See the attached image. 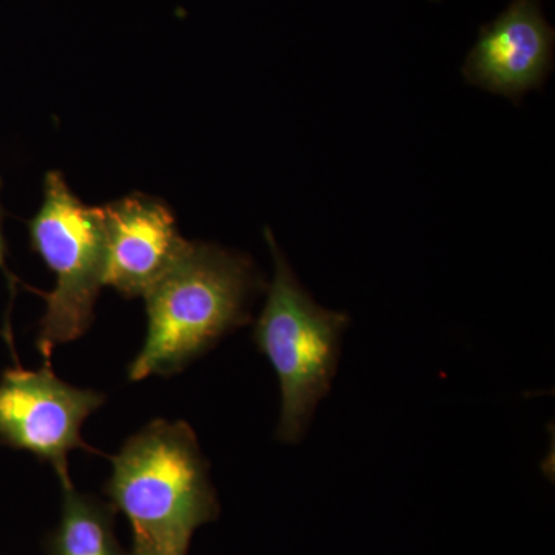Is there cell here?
Here are the masks:
<instances>
[{
	"instance_id": "cell-1",
	"label": "cell",
	"mask_w": 555,
	"mask_h": 555,
	"mask_svg": "<svg viewBox=\"0 0 555 555\" xmlns=\"http://www.w3.org/2000/svg\"><path fill=\"white\" fill-rule=\"evenodd\" d=\"M262 291L268 286L246 255L190 243L144 297L147 337L130 364L131 382L169 377L188 367L230 332L246 326Z\"/></svg>"
},
{
	"instance_id": "cell-2",
	"label": "cell",
	"mask_w": 555,
	"mask_h": 555,
	"mask_svg": "<svg viewBox=\"0 0 555 555\" xmlns=\"http://www.w3.org/2000/svg\"><path fill=\"white\" fill-rule=\"evenodd\" d=\"M109 503L130 521L133 550L188 555L196 531L219 514L198 438L185 422L155 420L113 456Z\"/></svg>"
},
{
	"instance_id": "cell-3",
	"label": "cell",
	"mask_w": 555,
	"mask_h": 555,
	"mask_svg": "<svg viewBox=\"0 0 555 555\" xmlns=\"http://www.w3.org/2000/svg\"><path fill=\"white\" fill-rule=\"evenodd\" d=\"M266 240L275 273L255 324L254 341L280 383L278 440L297 444L318 404L331 392L350 317L318 305L295 276L269 229Z\"/></svg>"
},
{
	"instance_id": "cell-4",
	"label": "cell",
	"mask_w": 555,
	"mask_h": 555,
	"mask_svg": "<svg viewBox=\"0 0 555 555\" xmlns=\"http://www.w3.org/2000/svg\"><path fill=\"white\" fill-rule=\"evenodd\" d=\"M31 247L56 276V286L42 294L39 352L49 364L57 346L76 341L89 331L94 302L104 287L105 235L98 207L80 203L57 171L47 173L43 203L28 222Z\"/></svg>"
},
{
	"instance_id": "cell-5",
	"label": "cell",
	"mask_w": 555,
	"mask_h": 555,
	"mask_svg": "<svg viewBox=\"0 0 555 555\" xmlns=\"http://www.w3.org/2000/svg\"><path fill=\"white\" fill-rule=\"evenodd\" d=\"M107 397L62 382L49 364L38 371L10 369L0 378V440L49 462L61 485L72 481L68 454L91 452L80 430Z\"/></svg>"
},
{
	"instance_id": "cell-6",
	"label": "cell",
	"mask_w": 555,
	"mask_h": 555,
	"mask_svg": "<svg viewBox=\"0 0 555 555\" xmlns=\"http://www.w3.org/2000/svg\"><path fill=\"white\" fill-rule=\"evenodd\" d=\"M105 235L104 286L144 298L188 250L163 201L130 195L98 207Z\"/></svg>"
},
{
	"instance_id": "cell-7",
	"label": "cell",
	"mask_w": 555,
	"mask_h": 555,
	"mask_svg": "<svg viewBox=\"0 0 555 555\" xmlns=\"http://www.w3.org/2000/svg\"><path fill=\"white\" fill-rule=\"evenodd\" d=\"M554 40L542 0H511L481 28L463 76L473 86L518 101L545 82L553 69Z\"/></svg>"
},
{
	"instance_id": "cell-8",
	"label": "cell",
	"mask_w": 555,
	"mask_h": 555,
	"mask_svg": "<svg viewBox=\"0 0 555 555\" xmlns=\"http://www.w3.org/2000/svg\"><path fill=\"white\" fill-rule=\"evenodd\" d=\"M60 524L49 540V555H127L115 532V507L82 494L72 481L61 485Z\"/></svg>"
},
{
	"instance_id": "cell-9",
	"label": "cell",
	"mask_w": 555,
	"mask_h": 555,
	"mask_svg": "<svg viewBox=\"0 0 555 555\" xmlns=\"http://www.w3.org/2000/svg\"><path fill=\"white\" fill-rule=\"evenodd\" d=\"M0 269L5 272V275L10 276L9 270H7V262H5V240H3V232H2V208H0Z\"/></svg>"
},
{
	"instance_id": "cell-10",
	"label": "cell",
	"mask_w": 555,
	"mask_h": 555,
	"mask_svg": "<svg viewBox=\"0 0 555 555\" xmlns=\"http://www.w3.org/2000/svg\"><path fill=\"white\" fill-rule=\"evenodd\" d=\"M127 555H150L147 553H142V551H138V550H133V547H131V551L129 554Z\"/></svg>"
}]
</instances>
